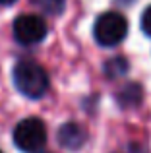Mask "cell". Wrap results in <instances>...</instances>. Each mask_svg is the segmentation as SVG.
Listing matches in <instances>:
<instances>
[{
    "mask_svg": "<svg viewBox=\"0 0 151 153\" xmlns=\"http://www.w3.org/2000/svg\"><path fill=\"white\" fill-rule=\"evenodd\" d=\"M87 140V132L78 122H66L58 130V142L66 149H79Z\"/></svg>",
    "mask_w": 151,
    "mask_h": 153,
    "instance_id": "obj_5",
    "label": "cell"
},
{
    "mask_svg": "<svg viewBox=\"0 0 151 153\" xmlns=\"http://www.w3.org/2000/svg\"><path fill=\"white\" fill-rule=\"evenodd\" d=\"M141 31H144L147 37H151V6L144 12V16H141Z\"/></svg>",
    "mask_w": 151,
    "mask_h": 153,
    "instance_id": "obj_9",
    "label": "cell"
},
{
    "mask_svg": "<svg viewBox=\"0 0 151 153\" xmlns=\"http://www.w3.org/2000/svg\"><path fill=\"white\" fill-rule=\"evenodd\" d=\"M16 0H0V4H4V6H10V4H14Z\"/></svg>",
    "mask_w": 151,
    "mask_h": 153,
    "instance_id": "obj_10",
    "label": "cell"
},
{
    "mask_svg": "<svg viewBox=\"0 0 151 153\" xmlns=\"http://www.w3.org/2000/svg\"><path fill=\"white\" fill-rule=\"evenodd\" d=\"M107 76L109 78H118V76H124L126 72H128V64H126V60L124 58H113V60H109L107 62Z\"/></svg>",
    "mask_w": 151,
    "mask_h": 153,
    "instance_id": "obj_7",
    "label": "cell"
},
{
    "mask_svg": "<svg viewBox=\"0 0 151 153\" xmlns=\"http://www.w3.org/2000/svg\"><path fill=\"white\" fill-rule=\"evenodd\" d=\"M14 85L21 95L29 99H41L49 89V76L37 62L23 60L14 68Z\"/></svg>",
    "mask_w": 151,
    "mask_h": 153,
    "instance_id": "obj_1",
    "label": "cell"
},
{
    "mask_svg": "<svg viewBox=\"0 0 151 153\" xmlns=\"http://www.w3.org/2000/svg\"><path fill=\"white\" fill-rule=\"evenodd\" d=\"M14 143L18 149L25 153H35L47 143V128L43 120L35 118H25L16 126L14 130Z\"/></svg>",
    "mask_w": 151,
    "mask_h": 153,
    "instance_id": "obj_3",
    "label": "cell"
},
{
    "mask_svg": "<svg viewBox=\"0 0 151 153\" xmlns=\"http://www.w3.org/2000/svg\"><path fill=\"white\" fill-rule=\"evenodd\" d=\"M128 33V22L122 14L105 12L97 18L93 25L95 41L101 47H116Z\"/></svg>",
    "mask_w": 151,
    "mask_h": 153,
    "instance_id": "obj_2",
    "label": "cell"
},
{
    "mask_svg": "<svg viewBox=\"0 0 151 153\" xmlns=\"http://www.w3.org/2000/svg\"><path fill=\"white\" fill-rule=\"evenodd\" d=\"M0 153H2V151H0Z\"/></svg>",
    "mask_w": 151,
    "mask_h": 153,
    "instance_id": "obj_11",
    "label": "cell"
},
{
    "mask_svg": "<svg viewBox=\"0 0 151 153\" xmlns=\"http://www.w3.org/2000/svg\"><path fill=\"white\" fill-rule=\"evenodd\" d=\"M47 35V23L43 18L33 14H23L14 22V37L21 45L41 43Z\"/></svg>",
    "mask_w": 151,
    "mask_h": 153,
    "instance_id": "obj_4",
    "label": "cell"
},
{
    "mask_svg": "<svg viewBox=\"0 0 151 153\" xmlns=\"http://www.w3.org/2000/svg\"><path fill=\"white\" fill-rule=\"evenodd\" d=\"M118 101L122 107H134L141 101V87L138 83H128L124 89L118 91Z\"/></svg>",
    "mask_w": 151,
    "mask_h": 153,
    "instance_id": "obj_6",
    "label": "cell"
},
{
    "mask_svg": "<svg viewBox=\"0 0 151 153\" xmlns=\"http://www.w3.org/2000/svg\"><path fill=\"white\" fill-rule=\"evenodd\" d=\"M41 6L45 8L49 14H58L64 8V0H41Z\"/></svg>",
    "mask_w": 151,
    "mask_h": 153,
    "instance_id": "obj_8",
    "label": "cell"
}]
</instances>
